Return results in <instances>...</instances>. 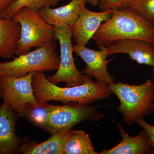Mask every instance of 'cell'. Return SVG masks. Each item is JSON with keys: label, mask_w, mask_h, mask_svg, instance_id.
<instances>
[{"label": "cell", "mask_w": 154, "mask_h": 154, "mask_svg": "<svg viewBox=\"0 0 154 154\" xmlns=\"http://www.w3.org/2000/svg\"><path fill=\"white\" fill-rule=\"evenodd\" d=\"M85 75V80L82 85L62 88L51 82L44 72H36L32 78V86L36 101L38 103L54 101L64 104L88 105L106 99L112 94L107 85L93 82L92 77Z\"/></svg>", "instance_id": "1"}, {"label": "cell", "mask_w": 154, "mask_h": 154, "mask_svg": "<svg viewBox=\"0 0 154 154\" xmlns=\"http://www.w3.org/2000/svg\"><path fill=\"white\" fill-rule=\"evenodd\" d=\"M113 10L110 19L101 24L92 38L100 49L122 39H141L154 44L152 22L129 8Z\"/></svg>", "instance_id": "2"}, {"label": "cell", "mask_w": 154, "mask_h": 154, "mask_svg": "<svg viewBox=\"0 0 154 154\" xmlns=\"http://www.w3.org/2000/svg\"><path fill=\"white\" fill-rule=\"evenodd\" d=\"M108 87L119 99L120 105L117 109L128 126L151 113V107L154 101V82L152 79L139 85L119 82Z\"/></svg>", "instance_id": "3"}, {"label": "cell", "mask_w": 154, "mask_h": 154, "mask_svg": "<svg viewBox=\"0 0 154 154\" xmlns=\"http://www.w3.org/2000/svg\"><path fill=\"white\" fill-rule=\"evenodd\" d=\"M12 19L21 27L16 55L27 53L32 48H37L57 40L55 26L47 23L38 12L24 7L17 11Z\"/></svg>", "instance_id": "4"}, {"label": "cell", "mask_w": 154, "mask_h": 154, "mask_svg": "<svg viewBox=\"0 0 154 154\" xmlns=\"http://www.w3.org/2000/svg\"><path fill=\"white\" fill-rule=\"evenodd\" d=\"M60 57L54 42L32 51L14 57L12 60L0 62V76L22 77L33 72L57 70Z\"/></svg>", "instance_id": "5"}, {"label": "cell", "mask_w": 154, "mask_h": 154, "mask_svg": "<svg viewBox=\"0 0 154 154\" xmlns=\"http://www.w3.org/2000/svg\"><path fill=\"white\" fill-rule=\"evenodd\" d=\"M55 33L60 46L59 66L56 72L53 75L47 77L48 79L55 85L65 82L67 87L82 85L85 83V75L78 70L75 65L73 57V45L72 42V33L70 26H56Z\"/></svg>", "instance_id": "6"}, {"label": "cell", "mask_w": 154, "mask_h": 154, "mask_svg": "<svg viewBox=\"0 0 154 154\" xmlns=\"http://www.w3.org/2000/svg\"><path fill=\"white\" fill-rule=\"evenodd\" d=\"M102 106H89L68 103L57 106L53 112L45 131L51 135L67 128H72L85 120L99 121L104 115L98 112Z\"/></svg>", "instance_id": "7"}, {"label": "cell", "mask_w": 154, "mask_h": 154, "mask_svg": "<svg viewBox=\"0 0 154 154\" xmlns=\"http://www.w3.org/2000/svg\"><path fill=\"white\" fill-rule=\"evenodd\" d=\"M35 73H29L22 77L0 76L2 98L18 113L22 112L27 104L38 103L32 86V78Z\"/></svg>", "instance_id": "8"}, {"label": "cell", "mask_w": 154, "mask_h": 154, "mask_svg": "<svg viewBox=\"0 0 154 154\" xmlns=\"http://www.w3.org/2000/svg\"><path fill=\"white\" fill-rule=\"evenodd\" d=\"M73 52L84 60L87 66L81 72L82 73L94 77L96 81L107 85L114 84L115 78L108 72L107 65L115 58L106 59L108 56L106 48L95 50L76 43L73 45Z\"/></svg>", "instance_id": "9"}, {"label": "cell", "mask_w": 154, "mask_h": 154, "mask_svg": "<svg viewBox=\"0 0 154 154\" xmlns=\"http://www.w3.org/2000/svg\"><path fill=\"white\" fill-rule=\"evenodd\" d=\"M18 113L3 102L0 106V154L20 153L23 144L29 141L27 137H19L16 134Z\"/></svg>", "instance_id": "10"}, {"label": "cell", "mask_w": 154, "mask_h": 154, "mask_svg": "<svg viewBox=\"0 0 154 154\" xmlns=\"http://www.w3.org/2000/svg\"><path fill=\"white\" fill-rule=\"evenodd\" d=\"M108 56L114 54H127L132 60L140 64H145L152 67L154 80V44L137 39L119 40L105 48Z\"/></svg>", "instance_id": "11"}, {"label": "cell", "mask_w": 154, "mask_h": 154, "mask_svg": "<svg viewBox=\"0 0 154 154\" xmlns=\"http://www.w3.org/2000/svg\"><path fill=\"white\" fill-rule=\"evenodd\" d=\"M113 9L96 12L85 8L71 27L72 36L76 44L86 46L93 38L101 23L110 19Z\"/></svg>", "instance_id": "12"}, {"label": "cell", "mask_w": 154, "mask_h": 154, "mask_svg": "<svg viewBox=\"0 0 154 154\" xmlns=\"http://www.w3.org/2000/svg\"><path fill=\"white\" fill-rule=\"evenodd\" d=\"M117 124L119 133L122 137L121 142L109 149H105L99 154H154L148 137L144 130L141 131L137 135L130 136L125 131L120 123Z\"/></svg>", "instance_id": "13"}, {"label": "cell", "mask_w": 154, "mask_h": 154, "mask_svg": "<svg viewBox=\"0 0 154 154\" xmlns=\"http://www.w3.org/2000/svg\"><path fill=\"white\" fill-rule=\"evenodd\" d=\"M86 3L79 0H72L65 5L56 8H43L38 13L47 23L55 27L71 26L85 8Z\"/></svg>", "instance_id": "14"}, {"label": "cell", "mask_w": 154, "mask_h": 154, "mask_svg": "<svg viewBox=\"0 0 154 154\" xmlns=\"http://www.w3.org/2000/svg\"><path fill=\"white\" fill-rule=\"evenodd\" d=\"M21 27L12 19L0 17V57L10 59L17 53Z\"/></svg>", "instance_id": "15"}, {"label": "cell", "mask_w": 154, "mask_h": 154, "mask_svg": "<svg viewBox=\"0 0 154 154\" xmlns=\"http://www.w3.org/2000/svg\"><path fill=\"white\" fill-rule=\"evenodd\" d=\"M72 128L62 130L52 134L47 140L38 143L35 141L23 144L20 149L23 154H63L65 142Z\"/></svg>", "instance_id": "16"}, {"label": "cell", "mask_w": 154, "mask_h": 154, "mask_svg": "<svg viewBox=\"0 0 154 154\" xmlns=\"http://www.w3.org/2000/svg\"><path fill=\"white\" fill-rule=\"evenodd\" d=\"M63 154H98L89 134L82 130L72 129L67 137Z\"/></svg>", "instance_id": "17"}, {"label": "cell", "mask_w": 154, "mask_h": 154, "mask_svg": "<svg viewBox=\"0 0 154 154\" xmlns=\"http://www.w3.org/2000/svg\"><path fill=\"white\" fill-rule=\"evenodd\" d=\"M57 105H51L47 102L37 104H28L25 109L18 113L19 117H25L33 125L45 131L50 118Z\"/></svg>", "instance_id": "18"}, {"label": "cell", "mask_w": 154, "mask_h": 154, "mask_svg": "<svg viewBox=\"0 0 154 154\" xmlns=\"http://www.w3.org/2000/svg\"><path fill=\"white\" fill-rule=\"evenodd\" d=\"M62 0H17L1 18L12 19L20 9L27 7L38 12L40 9L55 6Z\"/></svg>", "instance_id": "19"}, {"label": "cell", "mask_w": 154, "mask_h": 154, "mask_svg": "<svg viewBox=\"0 0 154 154\" xmlns=\"http://www.w3.org/2000/svg\"><path fill=\"white\" fill-rule=\"evenodd\" d=\"M128 8L149 21H154V0H130Z\"/></svg>", "instance_id": "20"}, {"label": "cell", "mask_w": 154, "mask_h": 154, "mask_svg": "<svg viewBox=\"0 0 154 154\" xmlns=\"http://www.w3.org/2000/svg\"><path fill=\"white\" fill-rule=\"evenodd\" d=\"M130 0H100L99 9L102 11L115 9L122 10L128 8Z\"/></svg>", "instance_id": "21"}, {"label": "cell", "mask_w": 154, "mask_h": 154, "mask_svg": "<svg viewBox=\"0 0 154 154\" xmlns=\"http://www.w3.org/2000/svg\"><path fill=\"white\" fill-rule=\"evenodd\" d=\"M136 122L145 131L151 145L154 149V125L149 124L143 118L137 119Z\"/></svg>", "instance_id": "22"}, {"label": "cell", "mask_w": 154, "mask_h": 154, "mask_svg": "<svg viewBox=\"0 0 154 154\" xmlns=\"http://www.w3.org/2000/svg\"><path fill=\"white\" fill-rule=\"evenodd\" d=\"M17 0H0V17L3 15Z\"/></svg>", "instance_id": "23"}, {"label": "cell", "mask_w": 154, "mask_h": 154, "mask_svg": "<svg viewBox=\"0 0 154 154\" xmlns=\"http://www.w3.org/2000/svg\"><path fill=\"white\" fill-rule=\"evenodd\" d=\"M82 2H88L90 3L91 5L96 6L99 5L100 0H79Z\"/></svg>", "instance_id": "24"}, {"label": "cell", "mask_w": 154, "mask_h": 154, "mask_svg": "<svg viewBox=\"0 0 154 154\" xmlns=\"http://www.w3.org/2000/svg\"><path fill=\"white\" fill-rule=\"evenodd\" d=\"M151 113H154V102L152 105L151 107Z\"/></svg>", "instance_id": "25"}, {"label": "cell", "mask_w": 154, "mask_h": 154, "mask_svg": "<svg viewBox=\"0 0 154 154\" xmlns=\"http://www.w3.org/2000/svg\"><path fill=\"white\" fill-rule=\"evenodd\" d=\"M2 91L1 90V87H0V97H2Z\"/></svg>", "instance_id": "26"}, {"label": "cell", "mask_w": 154, "mask_h": 154, "mask_svg": "<svg viewBox=\"0 0 154 154\" xmlns=\"http://www.w3.org/2000/svg\"><path fill=\"white\" fill-rule=\"evenodd\" d=\"M153 24V27H154V21L152 22Z\"/></svg>", "instance_id": "27"}]
</instances>
